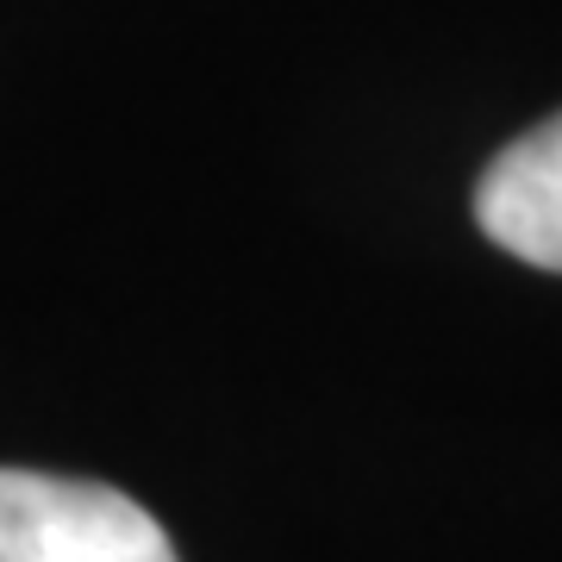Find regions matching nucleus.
Segmentation results:
<instances>
[{
  "label": "nucleus",
  "instance_id": "obj_1",
  "mask_svg": "<svg viewBox=\"0 0 562 562\" xmlns=\"http://www.w3.org/2000/svg\"><path fill=\"white\" fill-rule=\"evenodd\" d=\"M0 562H176V543L120 487L0 469Z\"/></svg>",
  "mask_w": 562,
  "mask_h": 562
},
{
  "label": "nucleus",
  "instance_id": "obj_2",
  "mask_svg": "<svg viewBox=\"0 0 562 562\" xmlns=\"http://www.w3.org/2000/svg\"><path fill=\"white\" fill-rule=\"evenodd\" d=\"M475 225L506 257L562 276V113L513 138L475 181Z\"/></svg>",
  "mask_w": 562,
  "mask_h": 562
}]
</instances>
